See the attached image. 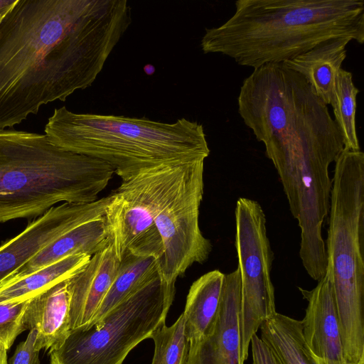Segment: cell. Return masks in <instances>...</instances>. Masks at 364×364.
<instances>
[{
    "instance_id": "cell-21",
    "label": "cell",
    "mask_w": 364,
    "mask_h": 364,
    "mask_svg": "<svg viewBox=\"0 0 364 364\" xmlns=\"http://www.w3.org/2000/svg\"><path fill=\"white\" fill-rule=\"evenodd\" d=\"M159 273L156 257L127 252L120 260L114 281L93 318L80 327L88 328L97 323L132 291Z\"/></svg>"
},
{
    "instance_id": "cell-1",
    "label": "cell",
    "mask_w": 364,
    "mask_h": 364,
    "mask_svg": "<svg viewBox=\"0 0 364 364\" xmlns=\"http://www.w3.org/2000/svg\"><path fill=\"white\" fill-rule=\"evenodd\" d=\"M131 22L127 0H17L0 23V129L91 86Z\"/></svg>"
},
{
    "instance_id": "cell-6",
    "label": "cell",
    "mask_w": 364,
    "mask_h": 364,
    "mask_svg": "<svg viewBox=\"0 0 364 364\" xmlns=\"http://www.w3.org/2000/svg\"><path fill=\"white\" fill-rule=\"evenodd\" d=\"M329 114L326 109L289 139L264 146L300 228L301 263L316 281L325 275L326 269L321 231L330 207L332 179L328 168L344 149L342 135Z\"/></svg>"
},
{
    "instance_id": "cell-19",
    "label": "cell",
    "mask_w": 364,
    "mask_h": 364,
    "mask_svg": "<svg viewBox=\"0 0 364 364\" xmlns=\"http://www.w3.org/2000/svg\"><path fill=\"white\" fill-rule=\"evenodd\" d=\"M224 276L218 269L212 270L191 284L182 313L188 343L201 338L213 323L220 303Z\"/></svg>"
},
{
    "instance_id": "cell-3",
    "label": "cell",
    "mask_w": 364,
    "mask_h": 364,
    "mask_svg": "<svg viewBox=\"0 0 364 364\" xmlns=\"http://www.w3.org/2000/svg\"><path fill=\"white\" fill-rule=\"evenodd\" d=\"M44 130L53 144L107 163L122 181L157 167L205 161L210 152L203 125L185 118L165 123L75 113L63 106L54 109Z\"/></svg>"
},
{
    "instance_id": "cell-7",
    "label": "cell",
    "mask_w": 364,
    "mask_h": 364,
    "mask_svg": "<svg viewBox=\"0 0 364 364\" xmlns=\"http://www.w3.org/2000/svg\"><path fill=\"white\" fill-rule=\"evenodd\" d=\"M174 295L175 284L157 274L97 323L71 330L48 351L49 364H122L134 347L165 324Z\"/></svg>"
},
{
    "instance_id": "cell-26",
    "label": "cell",
    "mask_w": 364,
    "mask_h": 364,
    "mask_svg": "<svg viewBox=\"0 0 364 364\" xmlns=\"http://www.w3.org/2000/svg\"><path fill=\"white\" fill-rule=\"evenodd\" d=\"M36 330H29L26 339L17 346L10 364H40V350L36 348Z\"/></svg>"
},
{
    "instance_id": "cell-4",
    "label": "cell",
    "mask_w": 364,
    "mask_h": 364,
    "mask_svg": "<svg viewBox=\"0 0 364 364\" xmlns=\"http://www.w3.org/2000/svg\"><path fill=\"white\" fill-rule=\"evenodd\" d=\"M114 173L107 163L63 149L46 134L0 129V223L38 218L60 202L95 201Z\"/></svg>"
},
{
    "instance_id": "cell-24",
    "label": "cell",
    "mask_w": 364,
    "mask_h": 364,
    "mask_svg": "<svg viewBox=\"0 0 364 364\" xmlns=\"http://www.w3.org/2000/svg\"><path fill=\"white\" fill-rule=\"evenodd\" d=\"M183 316L181 314L171 326L162 325L154 331L150 338L154 343L151 364H183L188 342L184 333Z\"/></svg>"
},
{
    "instance_id": "cell-12",
    "label": "cell",
    "mask_w": 364,
    "mask_h": 364,
    "mask_svg": "<svg viewBox=\"0 0 364 364\" xmlns=\"http://www.w3.org/2000/svg\"><path fill=\"white\" fill-rule=\"evenodd\" d=\"M109 196L87 203H63L33 220L0 245V284L42 249L81 223L105 213Z\"/></svg>"
},
{
    "instance_id": "cell-11",
    "label": "cell",
    "mask_w": 364,
    "mask_h": 364,
    "mask_svg": "<svg viewBox=\"0 0 364 364\" xmlns=\"http://www.w3.org/2000/svg\"><path fill=\"white\" fill-rule=\"evenodd\" d=\"M203 172L204 161L188 164L179 183L155 219L162 242L159 272L169 284H175L194 263H204L212 251L210 240L203 236L199 226Z\"/></svg>"
},
{
    "instance_id": "cell-23",
    "label": "cell",
    "mask_w": 364,
    "mask_h": 364,
    "mask_svg": "<svg viewBox=\"0 0 364 364\" xmlns=\"http://www.w3.org/2000/svg\"><path fill=\"white\" fill-rule=\"evenodd\" d=\"M352 73L341 68L336 77L330 105L334 121L343 137L344 149L360 150L355 128L356 97Z\"/></svg>"
},
{
    "instance_id": "cell-17",
    "label": "cell",
    "mask_w": 364,
    "mask_h": 364,
    "mask_svg": "<svg viewBox=\"0 0 364 364\" xmlns=\"http://www.w3.org/2000/svg\"><path fill=\"white\" fill-rule=\"evenodd\" d=\"M24 323L26 330H36L39 350L50 351L63 342L70 331L68 279L29 299Z\"/></svg>"
},
{
    "instance_id": "cell-13",
    "label": "cell",
    "mask_w": 364,
    "mask_h": 364,
    "mask_svg": "<svg viewBox=\"0 0 364 364\" xmlns=\"http://www.w3.org/2000/svg\"><path fill=\"white\" fill-rule=\"evenodd\" d=\"M240 308L241 282L237 268L225 274L216 317L201 338L188 343L183 364H242Z\"/></svg>"
},
{
    "instance_id": "cell-15",
    "label": "cell",
    "mask_w": 364,
    "mask_h": 364,
    "mask_svg": "<svg viewBox=\"0 0 364 364\" xmlns=\"http://www.w3.org/2000/svg\"><path fill=\"white\" fill-rule=\"evenodd\" d=\"M119 263L109 244L92 255L80 272L68 279L70 331L90 322L114 281Z\"/></svg>"
},
{
    "instance_id": "cell-28",
    "label": "cell",
    "mask_w": 364,
    "mask_h": 364,
    "mask_svg": "<svg viewBox=\"0 0 364 364\" xmlns=\"http://www.w3.org/2000/svg\"><path fill=\"white\" fill-rule=\"evenodd\" d=\"M17 0H0V18L4 16L14 8Z\"/></svg>"
},
{
    "instance_id": "cell-10",
    "label": "cell",
    "mask_w": 364,
    "mask_h": 364,
    "mask_svg": "<svg viewBox=\"0 0 364 364\" xmlns=\"http://www.w3.org/2000/svg\"><path fill=\"white\" fill-rule=\"evenodd\" d=\"M235 241L241 282L240 359L248 358L250 341L261 325L277 313L271 279L274 252L260 204L241 197L236 203Z\"/></svg>"
},
{
    "instance_id": "cell-2",
    "label": "cell",
    "mask_w": 364,
    "mask_h": 364,
    "mask_svg": "<svg viewBox=\"0 0 364 364\" xmlns=\"http://www.w3.org/2000/svg\"><path fill=\"white\" fill-rule=\"evenodd\" d=\"M233 15L205 28L204 53L253 69L291 60L328 39L364 42L363 0H237Z\"/></svg>"
},
{
    "instance_id": "cell-8",
    "label": "cell",
    "mask_w": 364,
    "mask_h": 364,
    "mask_svg": "<svg viewBox=\"0 0 364 364\" xmlns=\"http://www.w3.org/2000/svg\"><path fill=\"white\" fill-rule=\"evenodd\" d=\"M322 103L304 76L283 63L253 69L237 97L240 117L264 146L296 133Z\"/></svg>"
},
{
    "instance_id": "cell-5",
    "label": "cell",
    "mask_w": 364,
    "mask_h": 364,
    "mask_svg": "<svg viewBox=\"0 0 364 364\" xmlns=\"http://www.w3.org/2000/svg\"><path fill=\"white\" fill-rule=\"evenodd\" d=\"M325 274L332 286L346 364H364V154L343 149L336 161Z\"/></svg>"
},
{
    "instance_id": "cell-30",
    "label": "cell",
    "mask_w": 364,
    "mask_h": 364,
    "mask_svg": "<svg viewBox=\"0 0 364 364\" xmlns=\"http://www.w3.org/2000/svg\"><path fill=\"white\" fill-rule=\"evenodd\" d=\"M1 21H2V19L0 18V23H1Z\"/></svg>"
},
{
    "instance_id": "cell-16",
    "label": "cell",
    "mask_w": 364,
    "mask_h": 364,
    "mask_svg": "<svg viewBox=\"0 0 364 364\" xmlns=\"http://www.w3.org/2000/svg\"><path fill=\"white\" fill-rule=\"evenodd\" d=\"M105 215V213L95 215L65 232L14 271L0 287L68 256L86 254L92 257L106 247L109 243Z\"/></svg>"
},
{
    "instance_id": "cell-27",
    "label": "cell",
    "mask_w": 364,
    "mask_h": 364,
    "mask_svg": "<svg viewBox=\"0 0 364 364\" xmlns=\"http://www.w3.org/2000/svg\"><path fill=\"white\" fill-rule=\"evenodd\" d=\"M250 345L252 364H279L272 350L257 333L252 337Z\"/></svg>"
},
{
    "instance_id": "cell-9",
    "label": "cell",
    "mask_w": 364,
    "mask_h": 364,
    "mask_svg": "<svg viewBox=\"0 0 364 364\" xmlns=\"http://www.w3.org/2000/svg\"><path fill=\"white\" fill-rule=\"evenodd\" d=\"M187 164L142 171L123 180L109 195L105 215L107 237L119 261L127 252L160 259L162 242L155 219Z\"/></svg>"
},
{
    "instance_id": "cell-29",
    "label": "cell",
    "mask_w": 364,
    "mask_h": 364,
    "mask_svg": "<svg viewBox=\"0 0 364 364\" xmlns=\"http://www.w3.org/2000/svg\"><path fill=\"white\" fill-rule=\"evenodd\" d=\"M0 364H8L7 350L4 344L0 341Z\"/></svg>"
},
{
    "instance_id": "cell-14",
    "label": "cell",
    "mask_w": 364,
    "mask_h": 364,
    "mask_svg": "<svg viewBox=\"0 0 364 364\" xmlns=\"http://www.w3.org/2000/svg\"><path fill=\"white\" fill-rule=\"evenodd\" d=\"M307 301L301 321L302 335L316 364H346L340 337L332 286L325 274L316 286L307 290L299 287Z\"/></svg>"
},
{
    "instance_id": "cell-22",
    "label": "cell",
    "mask_w": 364,
    "mask_h": 364,
    "mask_svg": "<svg viewBox=\"0 0 364 364\" xmlns=\"http://www.w3.org/2000/svg\"><path fill=\"white\" fill-rule=\"evenodd\" d=\"M301 321L276 313L260 326V338L279 364H314L302 335Z\"/></svg>"
},
{
    "instance_id": "cell-25",
    "label": "cell",
    "mask_w": 364,
    "mask_h": 364,
    "mask_svg": "<svg viewBox=\"0 0 364 364\" xmlns=\"http://www.w3.org/2000/svg\"><path fill=\"white\" fill-rule=\"evenodd\" d=\"M29 299L0 304V341L9 350L16 337L26 331L25 312Z\"/></svg>"
},
{
    "instance_id": "cell-18",
    "label": "cell",
    "mask_w": 364,
    "mask_h": 364,
    "mask_svg": "<svg viewBox=\"0 0 364 364\" xmlns=\"http://www.w3.org/2000/svg\"><path fill=\"white\" fill-rule=\"evenodd\" d=\"M351 41L346 37L328 39L283 63L304 76L316 96L328 105L336 77L347 56L346 47Z\"/></svg>"
},
{
    "instance_id": "cell-20",
    "label": "cell",
    "mask_w": 364,
    "mask_h": 364,
    "mask_svg": "<svg viewBox=\"0 0 364 364\" xmlns=\"http://www.w3.org/2000/svg\"><path fill=\"white\" fill-rule=\"evenodd\" d=\"M91 256L75 254L0 287V304L28 300L80 272Z\"/></svg>"
}]
</instances>
